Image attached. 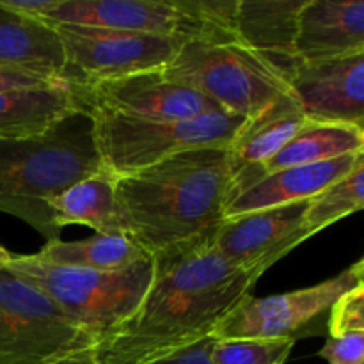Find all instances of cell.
<instances>
[{
	"instance_id": "obj_1",
	"label": "cell",
	"mask_w": 364,
	"mask_h": 364,
	"mask_svg": "<svg viewBox=\"0 0 364 364\" xmlns=\"http://www.w3.org/2000/svg\"><path fill=\"white\" fill-rule=\"evenodd\" d=\"M258 277L235 269L213 244L155 259L144 299L116 333L95 347L102 364H151L213 336L251 295Z\"/></svg>"
},
{
	"instance_id": "obj_2",
	"label": "cell",
	"mask_w": 364,
	"mask_h": 364,
	"mask_svg": "<svg viewBox=\"0 0 364 364\" xmlns=\"http://www.w3.org/2000/svg\"><path fill=\"white\" fill-rule=\"evenodd\" d=\"M230 192L228 148L178 153L117 176V230L153 259L183 255L212 244Z\"/></svg>"
},
{
	"instance_id": "obj_3",
	"label": "cell",
	"mask_w": 364,
	"mask_h": 364,
	"mask_svg": "<svg viewBox=\"0 0 364 364\" xmlns=\"http://www.w3.org/2000/svg\"><path fill=\"white\" fill-rule=\"evenodd\" d=\"M102 166L89 110L39 137L0 141V212L27 223L46 242L60 240L50 201Z\"/></svg>"
},
{
	"instance_id": "obj_4",
	"label": "cell",
	"mask_w": 364,
	"mask_h": 364,
	"mask_svg": "<svg viewBox=\"0 0 364 364\" xmlns=\"http://www.w3.org/2000/svg\"><path fill=\"white\" fill-rule=\"evenodd\" d=\"M6 269L45 291L82 331L95 347L127 322L148 291L155 259L144 258L121 270L53 267L31 256H13Z\"/></svg>"
},
{
	"instance_id": "obj_5",
	"label": "cell",
	"mask_w": 364,
	"mask_h": 364,
	"mask_svg": "<svg viewBox=\"0 0 364 364\" xmlns=\"http://www.w3.org/2000/svg\"><path fill=\"white\" fill-rule=\"evenodd\" d=\"M164 71L212 100L226 114L244 119L291 95L283 75L238 41H187Z\"/></svg>"
},
{
	"instance_id": "obj_6",
	"label": "cell",
	"mask_w": 364,
	"mask_h": 364,
	"mask_svg": "<svg viewBox=\"0 0 364 364\" xmlns=\"http://www.w3.org/2000/svg\"><path fill=\"white\" fill-rule=\"evenodd\" d=\"M102 164L116 176L137 173L178 153L228 148L244 117L217 110L192 119L149 121L89 109Z\"/></svg>"
},
{
	"instance_id": "obj_7",
	"label": "cell",
	"mask_w": 364,
	"mask_h": 364,
	"mask_svg": "<svg viewBox=\"0 0 364 364\" xmlns=\"http://www.w3.org/2000/svg\"><path fill=\"white\" fill-rule=\"evenodd\" d=\"M89 347L95 340L45 291L0 269V355L43 364Z\"/></svg>"
},
{
	"instance_id": "obj_8",
	"label": "cell",
	"mask_w": 364,
	"mask_h": 364,
	"mask_svg": "<svg viewBox=\"0 0 364 364\" xmlns=\"http://www.w3.org/2000/svg\"><path fill=\"white\" fill-rule=\"evenodd\" d=\"M50 25L55 28L66 53L68 78L78 85L166 70L183 43H187L171 36L141 34L89 25Z\"/></svg>"
},
{
	"instance_id": "obj_9",
	"label": "cell",
	"mask_w": 364,
	"mask_h": 364,
	"mask_svg": "<svg viewBox=\"0 0 364 364\" xmlns=\"http://www.w3.org/2000/svg\"><path fill=\"white\" fill-rule=\"evenodd\" d=\"M364 262L359 259L347 270L315 287L288 294L244 299L226 318L220 322L213 338L235 340V338H294L295 333L308 327L313 320L333 308L334 302L364 283Z\"/></svg>"
},
{
	"instance_id": "obj_10",
	"label": "cell",
	"mask_w": 364,
	"mask_h": 364,
	"mask_svg": "<svg viewBox=\"0 0 364 364\" xmlns=\"http://www.w3.org/2000/svg\"><path fill=\"white\" fill-rule=\"evenodd\" d=\"M45 21L171 36L183 41H235L181 11L174 0H60Z\"/></svg>"
},
{
	"instance_id": "obj_11",
	"label": "cell",
	"mask_w": 364,
	"mask_h": 364,
	"mask_svg": "<svg viewBox=\"0 0 364 364\" xmlns=\"http://www.w3.org/2000/svg\"><path fill=\"white\" fill-rule=\"evenodd\" d=\"M87 96L89 109L134 119H192L220 110L212 100L173 80L164 70L95 82L87 85Z\"/></svg>"
},
{
	"instance_id": "obj_12",
	"label": "cell",
	"mask_w": 364,
	"mask_h": 364,
	"mask_svg": "<svg viewBox=\"0 0 364 364\" xmlns=\"http://www.w3.org/2000/svg\"><path fill=\"white\" fill-rule=\"evenodd\" d=\"M308 203H291L223 220L213 237V247L235 269L259 279L274 263L309 238L302 230Z\"/></svg>"
},
{
	"instance_id": "obj_13",
	"label": "cell",
	"mask_w": 364,
	"mask_h": 364,
	"mask_svg": "<svg viewBox=\"0 0 364 364\" xmlns=\"http://www.w3.org/2000/svg\"><path fill=\"white\" fill-rule=\"evenodd\" d=\"M287 82L308 121L364 128V53L299 63Z\"/></svg>"
},
{
	"instance_id": "obj_14",
	"label": "cell",
	"mask_w": 364,
	"mask_h": 364,
	"mask_svg": "<svg viewBox=\"0 0 364 364\" xmlns=\"http://www.w3.org/2000/svg\"><path fill=\"white\" fill-rule=\"evenodd\" d=\"M361 160H364V151L263 174L251 185L230 196L224 208V220L259 210L309 201L323 188L352 173Z\"/></svg>"
},
{
	"instance_id": "obj_15",
	"label": "cell",
	"mask_w": 364,
	"mask_h": 364,
	"mask_svg": "<svg viewBox=\"0 0 364 364\" xmlns=\"http://www.w3.org/2000/svg\"><path fill=\"white\" fill-rule=\"evenodd\" d=\"M358 53H364L363 0H306L295 34L299 63H323Z\"/></svg>"
},
{
	"instance_id": "obj_16",
	"label": "cell",
	"mask_w": 364,
	"mask_h": 364,
	"mask_svg": "<svg viewBox=\"0 0 364 364\" xmlns=\"http://www.w3.org/2000/svg\"><path fill=\"white\" fill-rule=\"evenodd\" d=\"M304 123L306 116L294 92L245 119L228 146L231 169L230 196L247 185L259 167L276 156Z\"/></svg>"
},
{
	"instance_id": "obj_17",
	"label": "cell",
	"mask_w": 364,
	"mask_h": 364,
	"mask_svg": "<svg viewBox=\"0 0 364 364\" xmlns=\"http://www.w3.org/2000/svg\"><path fill=\"white\" fill-rule=\"evenodd\" d=\"M306 0H238L235 38L255 50L288 78L299 64L295 57L299 11Z\"/></svg>"
},
{
	"instance_id": "obj_18",
	"label": "cell",
	"mask_w": 364,
	"mask_h": 364,
	"mask_svg": "<svg viewBox=\"0 0 364 364\" xmlns=\"http://www.w3.org/2000/svg\"><path fill=\"white\" fill-rule=\"evenodd\" d=\"M89 110L87 85L0 92V141L39 137L73 114Z\"/></svg>"
},
{
	"instance_id": "obj_19",
	"label": "cell",
	"mask_w": 364,
	"mask_h": 364,
	"mask_svg": "<svg viewBox=\"0 0 364 364\" xmlns=\"http://www.w3.org/2000/svg\"><path fill=\"white\" fill-rule=\"evenodd\" d=\"M0 68L68 78V60L55 28L0 6ZM70 80V78H68Z\"/></svg>"
},
{
	"instance_id": "obj_20",
	"label": "cell",
	"mask_w": 364,
	"mask_h": 364,
	"mask_svg": "<svg viewBox=\"0 0 364 364\" xmlns=\"http://www.w3.org/2000/svg\"><path fill=\"white\" fill-rule=\"evenodd\" d=\"M361 151H364V128L355 127V124L315 123V121L306 119L301 130L277 151L276 156L259 167L258 173L247 185H251L263 174L276 173L287 167L326 162V160Z\"/></svg>"
},
{
	"instance_id": "obj_21",
	"label": "cell",
	"mask_w": 364,
	"mask_h": 364,
	"mask_svg": "<svg viewBox=\"0 0 364 364\" xmlns=\"http://www.w3.org/2000/svg\"><path fill=\"white\" fill-rule=\"evenodd\" d=\"M117 176L105 166L82 178L50 201L55 226L68 224L92 228L100 235H119L116 220Z\"/></svg>"
},
{
	"instance_id": "obj_22",
	"label": "cell",
	"mask_w": 364,
	"mask_h": 364,
	"mask_svg": "<svg viewBox=\"0 0 364 364\" xmlns=\"http://www.w3.org/2000/svg\"><path fill=\"white\" fill-rule=\"evenodd\" d=\"M32 258L53 267H71V269L121 270L141 259L149 258L137 245L123 235H100L84 240L46 242L43 249Z\"/></svg>"
},
{
	"instance_id": "obj_23",
	"label": "cell",
	"mask_w": 364,
	"mask_h": 364,
	"mask_svg": "<svg viewBox=\"0 0 364 364\" xmlns=\"http://www.w3.org/2000/svg\"><path fill=\"white\" fill-rule=\"evenodd\" d=\"M364 206V160L352 173L323 188L320 194L309 199L302 217V230L309 235L320 233L343 217L359 212Z\"/></svg>"
},
{
	"instance_id": "obj_24",
	"label": "cell",
	"mask_w": 364,
	"mask_h": 364,
	"mask_svg": "<svg viewBox=\"0 0 364 364\" xmlns=\"http://www.w3.org/2000/svg\"><path fill=\"white\" fill-rule=\"evenodd\" d=\"M295 347L294 338H213V364H284Z\"/></svg>"
},
{
	"instance_id": "obj_25",
	"label": "cell",
	"mask_w": 364,
	"mask_h": 364,
	"mask_svg": "<svg viewBox=\"0 0 364 364\" xmlns=\"http://www.w3.org/2000/svg\"><path fill=\"white\" fill-rule=\"evenodd\" d=\"M329 336L364 333V283L341 295L329 309Z\"/></svg>"
},
{
	"instance_id": "obj_26",
	"label": "cell",
	"mask_w": 364,
	"mask_h": 364,
	"mask_svg": "<svg viewBox=\"0 0 364 364\" xmlns=\"http://www.w3.org/2000/svg\"><path fill=\"white\" fill-rule=\"evenodd\" d=\"M73 85L78 84L63 77H50V75L18 70V68H0V92L18 91V89L73 87Z\"/></svg>"
},
{
	"instance_id": "obj_27",
	"label": "cell",
	"mask_w": 364,
	"mask_h": 364,
	"mask_svg": "<svg viewBox=\"0 0 364 364\" xmlns=\"http://www.w3.org/2000/svg\"><path fill=\"white\" fill-rule=\"evenodd\" d=\"M318 355L329 364H363L364 333H350L334 338L329 336Z\"/></svg>"
},
{
	"instance_id": "obj_28",
	"label": "cell",
	"mask_w": 364,
	"mask_h": 364,
	"mask_svg": "<svg viewBox=\"0 0 364 364\" xmlns=\"http://www.w3.org/2000/svg\"><path fill=\"white\" fill-rule=\"evenodd\" d=\"M213 336L205 338V340L198 341V343L185 347L181 350L174 352V354L167 355V358L159 359V361L151 364H213L210 352H212Z\"/></svg>"
},
{
	"instance_id": "obj_29",
	"label": "cell",
	"mask_w": 364,
	"mask_h": 364,
	"mask_svg": "<svg viewBox=\"0 0 364 364\" xmlns=\"http://www.w3.org/2000/svg\"><path fill=\"white\" fill-rule=\"evenodd\" d=\"M60 0H0V6L21 16L45 20L50 13L57 9Z\"/></svg>"
},
{
	"instance_id": "obj_30",
	"label": "cell",
	"mask_w": 364,
	"mask_h": 364,
	"mask_svg": "<svg viewBox=\"0 0 364 364\" xmlns=\"http://www.w3.org/2000/svg\"><path fill=\"white\" fill-rule=\"evenodd\" d=\"M43 364H102L96 358L95 347L80 348V350L68 352V354L57 355V358L48 359Z\"/></svg>"
},
{
	"instance_id": "obj_31",
	"label": "cell",
	"mask_w": 364,
	"mask_h": 364,
	"mask_svg": "<svg viewBox=\"0 0 364 364\" xmlns=\"http://www.w3.org/2000/svg\"><path fill=\"white\" fill-rule=\"evenodd\" d=\"M11 258H13V255L0 245V269H4L11 262Z\"/></svg>"
},
{
	"instance_id": "obj_32",
	"label": "cell",
	"mask_w": 364,
	"mask_h": 364,
	"mask_svg": "<svg viewBox=\"0 0 364 364\" xmlns=\"http://www.w3.org/2000/svg\"><path fill=\"white\" fill-rule=\"evenodd\" d=\"M0 364H41V363L23 361V359H13V358H6V355H0Z\"/></svg>"
}]
</instances>
